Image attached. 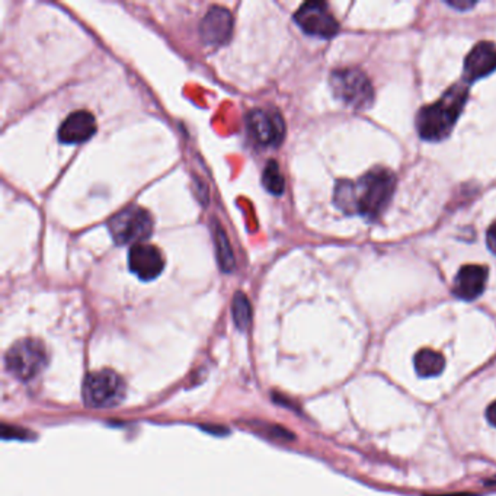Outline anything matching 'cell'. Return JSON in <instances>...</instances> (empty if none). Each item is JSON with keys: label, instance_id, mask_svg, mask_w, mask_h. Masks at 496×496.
Returning <instances> with one entry per match:
<instances>
[{"label": "cell", "instance_id": "cell-1", "mask_svg": "<svg viewBox=\"0 0 496 496\" xmlns=\"http://www.w3.org/2000/svg\"><path fill=\"white\" fill-rule=\"evenodd\" d=\"M396 176L386 167H376L363 175L357 183L341 179L335 186V206L346 214H361L376 220L395 194Z\"/></svg>", "mask_w": 496, "mask_h": 496}, {"label": "cell", "instance_id": "cell-2", "mask_svg": "<svg viewBox=\"0 0 496 496\" xmlns=\"http://www.w3.org/2000/svg\"><path fill=\"white\" fill-rule=\"evenodd\" d=\"M469 98L465 81L451 86L439 101L423 107L416 116L419 136L428 141H441L450 134Z\"/></svg>", "mask_w": 496, "mask_h": 496}, {"label": "cell", "instance_id": "cell-3", "mask_svg": "<svg viewBox=\"0 0 496 496\" xmlns=\"http://www.w3.org/2000/svg\"><path fill=\"white\" fill-rule=\"evenodd\" d=\"M4 363L12 376L21 381H30L46 369L48 355L43 342L25 338L11 346Z\"/></svg>", "mask_w": 496, "mask_h": 496}, {"label": "cell", "instance_id": "cell-4", "mask_svg": "<svg viewBox=\"0 0 496 496\" xmlns=\"http://www.w3.org/2000/svg\"><path fill=\"white\" fill-rule=\"evenodd\" d=\"M125 383L113 370L90 372L83 381V400L86 406L105 409L120 405L125 398Z\"/></svg>", "mask_w": 496, "mask_h": 496}, {"label": "cell", "instance_id": "cell-5", "mask_svg": "<svg viewBox=\"0 0 496 496\" xmlns=\"http://www.w3.org/2000/svg\"><path fill=\"white\" fill-rule=\"evenodd\" d=\"M108 230L116 244H143L153 232V218L148 210L132 206L109 218Z\"/></svg>", "mask_w": 496, "mask_h": 496}, {"label": "cell", "instance_id": "cell-6", "mask_svg": "<svg viewBox=\"0 0 496 496\" xmlns=\"http://www.w3.org/2000/svg\"><path fill=\"white\" fill-rule=\"evenodd\" d=\"M335 97L348 107L364 109L374 101L372 81L361 70L339 69L330 74Z\"/></svg>", "mask_w": 496, "mask_h": 496}, {"label": "cell", "instance_id": "cell-7", "mask_svg": "<svg viewBox=\"0 0 496 496\" xmlns=\"http://www.w3.org/2000/svg\"><path fill=\"white\" fill-rule=\"evenodd\" d=\"M295 21L306 34L319 38H332L339 31V23L323 2L303 4L295 12Z\"/></svg>", "mask_w": 496, "mask_h": 496}, {"label": "cell", "instance_id": "cell-8", "mask_svg": "<svg viewBox=\"0 0 496 496\" xmlns=\"http://www.w3.org/2000/svg\"><path fill=\"white\" fill-rule=\"evenodd\" d=\"M249 134L261 146H278L286 136V123L276 109L255 108L246 116Z\"/></svg>", "mask_w": 496, "mask_h": 496}, {"label": "cell", "instance_id": "cell-9", "mask_svg": "<svg viewBox=\"0 0 496 496\" xmlns=\"http://www.w3.org/2000/svg\"><path fill=\"white\" fill-rule=\"evenodd\" d=\"M128 267L140 279L150 281L162 274L165 258L153 244H134L128 253Z\"/></svg>", "mask_w": 496, "mask_h": 496}, {"label": "cell", "instance_id": "cell-10", "mask_svg": "<svg viewBox=\"0 0 496 496\" xmlns=\"http://www.w3.org/2000/svg\"><path fill=\"white\" fill-rule=\"evenodd\" d=\"M233 15L229 9L213 6L202 18L200 35L209 46H223L232 38Z\"/></svg>", "mask_w": 496, "mask_h": 496}, {"label": "cell", "instance_id": "cell-11", "mask_svg": "<svg viewBox=\"0 0 496 496\" xmlns=\"http://www.w3.org/2000/svg\"><path fill=\"white\" fill-rule=\"evenodd\" d=\"M97 133V120L95 116L81 109L67 115L58 128V140L64 144L85 143Z\"/></svg>", "mask_w": 496, "mask_h": 496}, {"label": "cell", "instance_id": "cell-12", "mask_svg": "<svg viewBox=\"0 0 496 496\" xmlns=\"http://www.w3.org/2000/svg\"><path fill=\"white\" fill-rule=\"evenodd\" d=\"M496 70V46L489 41H482L474 47L465 62V81L474 83L486 78Z\"/></svg>", "mask_w": 496, "mask_h": 496}, {"label": "cell", "instance_id": "cell-13", "mask_svg": "<svg viewBox=\"0 0 496 496\" xmlns=\"http://www.w3.org/2000/svg\"><path fill=\"white\" fill-rule=\"evenodd\" d=\"M488 268L482 265H465L454 278L453 293L458 299L472 302L485 291Z\"/></svg>", "mask_w": 496, "mask_h": 496}, {"label": "cell", "instance_id": "cell-14", "mask_svg": "<svg viewBox=\"0 0 496 496\" xmlns=\"http://www.w3.org/2000/svg\"><path fill=\"white\" fill-rule=\"evenodd\" d=\"M414 364H415L418 376L430 379V377H437L441 374L442 370L446 367V360L437 351L421 349L414 358Z\"/></svg>", "mask_w": 496, "mask_h": 496}, {"label": "cell", "instance_id": "cell-15", "mask_svg": "<svg viewBox=\"0 0 496 496\" xmlns=\"http://www.w3.org/2000/svg\"><path fill=\"white\" fill-rule=\"evenodd\" d=\"M262 184L265 190L272 195H281L286 190V181L283 174L279 171L278 163L276 160H269L262 172Z\"/></svg>", "mask_w": 496, "mask_h": 496}, {"label": "cell", "instance_id": "cell-16", "mask_svg": "<svg viewBox=\"0 0 496 496\" xmlns=\"http://www.w3.org/2000/svg\"><path fill=\"white\" fill-rule=\"evenodd\" d=\"M232 313L233 321L236 323L239 329L244 330L251 323V318H252V311H251V304L249 300L244 293H236V295L233 297L232 302Z\"/></svg>", "mask_w": 496, "mask_h": 496}, {"label": "cell", "instance_id": "cell-17", "mask_svg": "<svg viewBox=\"0 0 496 496\" xmlns=\"http://www.w3.org/2000/svg\"><path fill=\"white\" fill-rule=\"evenodd\" d=\"M216 244H218V256L220 267L225 271H230L235 267V258H233L232 248H230L229 241L226 237L225 232L218 229L216 232Z\"/></svg>", "mask_w": 496, "mask_h": 496}, {"label": "cell", "instance_id": "cell-18", "mask_svg": "<svg viewBox=\"0 0 496 496\" xmlns=\"http://www.w3.org/2000/svg\"><path fill=\"white\" fill-rule=\"evenodd\" d=\"M486 242H488V248L491 249V252L496 255V221L489 227Z\"/></svg>", "mask_w": 496, "mask_h": 496}, {"label": "cell", "instance_id": "cell-19", "mask_svg": "<svg viewBox=\"0 0 496 496\" xmlns=\"http://www.w3.org/2000/svg\"><path fill=\"white\" fill-rule=\"evenodd\" d=\"M486 418H488L489 423L492 427H496V402L492 405H489L488 411H486Z\"/></svg>", "mask_w": 496, "mask_h": 496}, {"label": "cell", "instance_id": "cell-20", "mask_svg": "<svg viewBox=\"0 0 496 496\" xmlns=\"http://www.w3.org/2000/svg\"><path fill=\"white\" fill-rule=\"evenodd\" d=\"M450 6H453V8L456 9H462V11H466V9H470L472 6H475V2H469V0H460V2H450Z\"/></svg>", "mask_w": 496, "mask_h": 496}]
</instances>
